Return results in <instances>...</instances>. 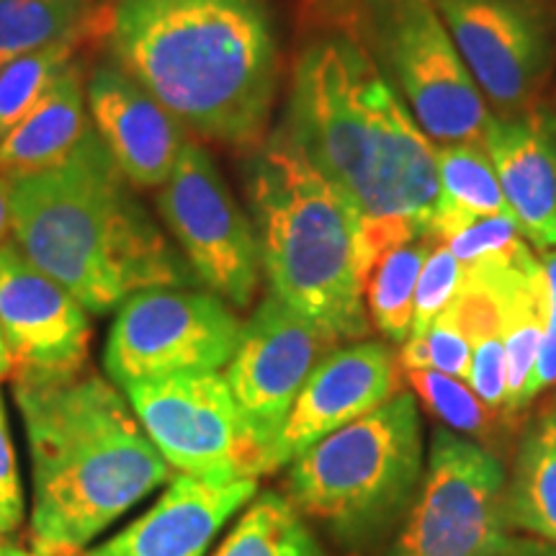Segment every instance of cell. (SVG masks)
Masks as SVG:
<instances>
[{
	"label": "cell",
	"instance_id": "9c48e42d",
	"mask_svg": "<svg viewBox=\"0 0 556 556\" xmlns=\"http://www.w3.org/2000/svg\"><path fill=\"white\" fill-rule=\"evenodd\" d=\"M505 486L500 458L438 428L420 490L387 556H495L507 539Z\"/></svg>",
	"mask_w": 556,
	"mask_h": 556
},
{
	"label": "cell",
	"instance_id": "ac0fdd59",
	"mask_svg": "<svg viewBox=\"0 0 556 556\" xmlns=\"http://www.w3.org/2000/svg\"><path fill=\"white\" fill-rule=\"evenodd\" d=\"M255 490V479L212 484L178 475L155 507L83 556H204L219 528L253 500Z\"/></svg>",
	"mask_w": 556,
	"mask_h": 556
},
{
	"label": "cell",
	"instance_id": "e575fe53",
	"mask_svg": "<svg viewBox=\"0 0 556 556\" xmlns=\"http://www.w3.org/2000/svg\"><path fill=\"white\" fill-rule=\"evenodd\" d=\"M11 229V180L0 176V245Z\"/></svg>",
	"mask_w": 556,
	"mask_h": 556
},
{
	"label": "cell",
	"instance_id": "ba28073f",
	"mask_svg": "<svg viewBox=\"0 0 556 556\" xmlns=\"http://www.w3.org/2000/svg\"><path fill=\"white\" fill-rule=\"evenodd\" d=\"M242 336L240 317L214 291L155 287L131 294L106 340V371L116 387L219 371Z\"/></svg>",
	"mask_w": 556,
	"mask_h": 556
},
{
	"label": "cell",
	"instance_id": "d6986e66",
	"mask_svg": "<svg viewBox=\"0 0 556 556\" xmlns=\"http://www.w3.org/2000/svg\"><path fill=\"white\" fill-rule=\"evenodd\" d=\"M90 127L83 65L73 60L34 103L29 114L0 139V176L16 178L54 168Z\"/></svg>",
	"mask_w": 556,
	"mask_h": 556
},
{
	"label": "cell",
	"instance_id": "277c9868",
	"mask_svg": "<svg viewBox=\"0 0 556 556\" xmlns=\"http://www.w3.org/2000/svg\"><path fill=\"white\" fill-rule=\"evenodd\" d=\"M34 467L31 544L75 556L170 477L163 454L111 381L90 371H16Z\"/></svg>",
	"mask_w": 556,
	"mask_h": 556
},
{
	"label": "cell",
	"instance_id": "e0dca14e",
	"mask_svg": "<svg viewBox=\"0 0 556 556\" xmlns=\"http://www.w3.org/2000/svg\"><path fill=\"white\" fill-rule=\"evenodd\" d=\"M482 148L520 232L541 250L556 248V114L490 116Z\"/></svg>",
	"mask_w": 556,
	"mask_h": 556
},
{
	"label": "cell",
	"instance_id": "8fae6325",
	"mask_svg": "<svg viewBox=\"0 0 556 556\" xmlns=\"http://www.w3.org/2000/svg\"><path fill=\"white\" fill-rule=\"evenodd\" d=\"M124 392L168 467L212 484L258 479L238 407L222 374L135 381Z\"/></svg>",
	"mask_w": 556,
	"mask_h": 556
},
{
	"label": "cell",
	"instance_id": "52a82bcc",
	"mask_svg": "<svg viewBox=\"0 0 556 556\" xmlns=\"http://www.w3.org/2000/svg\"><path fill=\"white\" fill-rule=\"evenodd\" d=\"M361 45L428 139H482L490 122L482 90L433 0H361Z\"/></svg>",
	"mask_w": 556,
	"mask_h": 556
},
{
	"label": "cell",
	"instance_id": "74e56055",
	"mask_svg": "<svg viewBox=\"0 0 556 556\" xmlns=\"http://www.w3.org/2000/svg\"><path fill=\"white\" fill-rule=\"evenodd\" d=\"M0 556H3V548H0Z\"/></svg>",
	"mask_w": 556,
	"mask_h": 556
},
{
	"label": "cell",
	"instance_id": "1f68e13d",
	"mask_svg": "<svg viewBox=\"0 0 556 556\" xmlns=\"http://www.w3.org/2000/svg\"><path fill=\"white\" fill-rule=\"evenodd\" d=\"M552 384H556V325H546L544 336H541L536 364H533L531 377L526 381L523 397H520V409L531 405V400Z\"/></svg>",
	"mask_w": 556,
	"mask_h": 556
},
{
	"label": "cell",
	"instance_id": "5bb4252c",
	"mask_svg": "<svg viewBox=\"0 0 556 556\" xmlns=\"http://www.w3.org/2000/svg\"><path fill=\"white\" fill-rule=\"evenodd\" d=\"M0 330L13 371H75L88 361V309L11 242L0 245Z\"/></svg>",
	"mask_w": 556,
	"mask_h": 556
},
{
	"label": "cell",
	"instance_id": "ffe728a7",
	"mask_svg": "<svg viewBox=\"0 0 556 556\" xmlns=\"http://www.w3.org/2000/svg\"><path fill=\"white\" fill-rule=\"evenodd\" d=\"M435 168L438 204L428 240L435 238L446 242L479 219L513 214L500 189L492 160L479 144H443L441 150H435Z\"/></svg>",
	"mask_w": 556,
	"mask_h": 556
},
{
	"label": "cell",
	"instance_id": "83f0119b",
	"mask_svg": "<svg viewBox=\"0 0 556 556\" xmlns=\"http://www.w3.org/2000/svg\"><path fill=\"white\" fill-rule=\"evenodd\" d=\"M518 240V222L513 214H497V217H484L469 225L462 232H456L454 238L446 240V245L454 258L464 266L486 258V255H495L500 250L510 248Z\"/></svg>",
	"mask_w": 556,
	"mask_h": 556
},
{
	"label": "cell",
	"instance_id": "7402d4cb",
	"mask_svg": "<svg viewBox=\"0 0 556 556\" xmlns=\"http://www.w3.org/2000/svg\"><path fill=\"white\" fill-rule=\"evenodd\" d=\"M93 0H0V67L45 47L96 34Z\"/></svg>",
	"mask_w": 556,
	"mask_h": 556
},
{
	"label": "cell",
	"instance_id": "2e32d148",
	"mask_svg": "<svg viewBox=\"0 0 556 556\" xmlns=\"http://www.w3.org/2000/svg\"><path fill=\"white\" fill-rule=\"evenodd\" d=\"M86 101L90 127L129 184L160 189L191 142L189 129L114 60L90 70Z\"/></svg>",
	"mask_w": 556,
	"mask_h": 556
},
{
	"label": "cell",
	"instance_id": "d590c367",
	"mask_svg": "<svg viewBox=\"0 0 556 556\" xmlns=\"http://www.w3.org/2000/svg\"><path fill=\"white\" fill-rule=\"evenodd\" d=\"M11 374H13V361H11L9 345H5L3 330H0V381H3V379H9Z\"/></svg>",
	"mask_w": 556,
	"mask_h": 556
},
{
	"label": "cell",
	"instance_id": "30bf717a",
	"mask_svg": "<svg viewBox=\"0 0 556 556\" xmlns=\"http://www.w3.org/2000/svg\"><path fill=\"white\" fill-rule=\"evenodd\" d=\"M155 201L201 287L232 307H250L263 270L258 235L214 157L197 142L186 144Z\"/></svg>",
	"mask_w": 556,
	"mask_h": 556
},
{
	"label": "cell",
	"instance_id": "7c38bea8",
	"mask_svg": "<svg viewBox=\"0 0 556 556\" xmlns=\"http://www.w3.org/2000/svg\"><path fill=\"white\" fill-rule=\"evenodd\" d=\"M332 345L309 319L268 294L242 325L227 364V384L238 407L255 475H266V458L281 435L312 368Z\"/></svg>",
	"mask_w": 556,
	"mask_h": 556
},
{
	"label": "cell",
	"instance_id": "8992f818",
	"mask_svg": "<svg viewBox=\"0 0 556 556\" xmlns=\"http://www.w3.org/2000/svg\"><path fill=\"white\" fill-rule=\"evenodd\" d=\"M420 482V413L402 392L294 458L289 500L340 544L358 548L405 516Z\"/></svg>",
	"mask_w": 556,
	"mask_h": 556
},
{
	"label": "cell",
	"instance_id": "d6a6232c",
	"mask_svg": "<svg viewBox=\"0 0 556 556\" xmlns=\"http://www.w3.org/2000/svg\"><path fill=\"white\" fill-rule=\"evenodd\" d=\"M495 556H556L554 541L544 539H505V544L500 546Z\"/></svg>",
	"mask_w": 556,
	"mask_h": 556
},
{
	"label": "cell",
	"instance_id": "8d00e7d4",
	"mask_svg": "<svg viewBox=\"0 0 556 556\" xmlns=\"http://www.w3.org/2000/svg\"><path fill=\"white\" fill-rule=\"evenodd\" d=\"M3 556H29V554L16 552V548H3Z\"/></svg>",
	"mask_w": 556,
	"mask_h": 556
},
{
	"label": "cell",
	"instance_id": "7a4b0ae2",
	"mask_svg": "<svg viewBox=\"0 0 556 556\" xmlns=\"http://www.w3.org/2000/svg\"><path fill=\"white\" fill-rule=\"evenodd\" d=\"M9 180L16 248L93 315L144 289L201 287L93 127L60 165Z\"/></svg>",
	"mask_w": 556,
	"mask_h": 556
},
{
	"label": "cell",
	"instance_id": "5b68a950",
	"mask_svg": "<svg viewBox=\"0 0 556 556\" xmlns=\"http://www.w3.org/2000/svg\"><path fill=\"white\" fill-rule=\"evenodd\" d=\"M248 199L270 294L330 343L368 332L358 268L361 219L278 127L248 163Z\"/></svg>",
	"mask_w": 556,
	"mask_h": 556
},
{
	"label": "cell",
	"instance_id": "603a6c76",
	"mask_svg": "<svg viewBox=\"0 0 556 556\" xmlns=\"http://www.w3.org/2000/svg\"><path fill=\"white\" fill-rule=\"evenodd\" d=\"M214 556H328L294 503L276 492L253 500Z\"/></svg>",
	"mask_w": 556,
	"mask_h": 556
},
{
	"label": "cell",
	"instance_id": "4316f807",
	"mask_svg": "<svg viewBox=\"0 0 556 556\" xmlns=\"http://www.w3.org/2000/svg\"><path fill=\"white\" fill-rule=\"evenodd\" d=\"M458 287H462V263L454 258L448 245L430 248L426 266H422L420 278H417L415 317L409 338H426L430 325L454 302Z\"/></svg>",
	"mask_w": 556,
	"mask_h": 556
},
{
	"label": "cell",
	"instance_id": "f546056e",
	"mask_svg": "<svg viewBox=\"0 0 556 556\" xmlns=\"http://www.w3.org/2000/svg\"><path fill=\"white\" fill-rule=\"evenodd\" d=\"M426 348L430 358V371H441L446 377L467 379L471 366V345L469 340L458 332V328L451 323L446 312L430 325L426 332Z\"/></svg>",
	"mask_w": 556,
	"mask_h": 556
},
{
	"label": "cell",
	"instance_id": "f1b7e54d",
	"mask_svg": "<svg viewBox=\"0 0 556 556\" xmlns=\"http://www.w3.org/2000/svg\"><path fill=\"white\" fill-rule=\"evenodd\" d=\"M475 353H471L469 366V384L475 394L484 402L490 409L505 407L507 400V358L503 336H486L471 343Z\"/></svg>",
	"mask_w": 556,
	"mask_h": 556
},
{
	"label": "cell",
	"instance_id": "cb8c5ba5",
	"mask_svg": "<svg viewBox=\"0 0 556 556\" xmlns=\"http://www.w3.org/2000/svg\"><path fill=\"white\" fill-rule=\"evenodd\" d=\"M428 253V242L415 240L387 250L364 281V294L374 325L381 330V336L394 343H405L413 330L415 289Z\"/></svg>",
	"mask_w": 556,
	"mask_h": 556
},
{
	"label": "cell",
	"instance_id": "484cf974",
	"mask_svg": "<svg viewBox=\"0 0 556 556\" xmlns=\"http://www.w3.org/2000/svg\"><path fill=\"white\" fill-rule=\"evenodd\" d=\"M409 384L430 413H435L451 430L469 435H482L486 430L490 407L477 394H471L462 381L441 371H407Z\"/></svg>",
	"mask_w": 556,
	"mask_h": 556
},
{
	"label": "cell",
	"instance_id": "44dd1931",
	"mask_svg": "<svg viewBox=\"0 0 556 556\" xmlns=\"http://www.w3.org/2000/svg\"><path fill=\"white\" fill-rule=\"evenodd\" d=\"M505 510L510 526L556 544V405L544 409L520 438L505 486Z\"/></svg>",
	"mask_w": 556,
	"mask_h": 556
},
{
	"label": "cell",
	"instance_id": "6da1fadb",
	"mask_svg": "<svg viewBox=\"0 0 556 556\" xmlns=\"http://www.w3.org/2000/svg\"><path fill=\"white\" fill-rule=\"evenodd\" d=\"M283 129L356 208L361 227L402 225L428 240L435 150L361 39L332 31L302 47Z\"/></svg>",
	"mask_w": 556,
	"mask_h": 556
},
{
	"label": "cell",
	"instance_id": "4dcf8cb0",
	"mask_svg": "<svg viewBox=\"0 0 556 556\" xmlns=\"http://www.w3.org/2000/svg\"><path fill=\"white\" fill-rule=\"evenodd\" d=\"M21 518H24V500H21L9 420H5L3 400H0V536H9L16 531Z\"/></svg>",
	"mask_w": 556,
	"mask_h": 556
},
{
	"label": "cell",
	"instance_id": "4fadbf2b",
	"mask_svg": "<svg viewBox=\"0 0 556 556\" xmlns=\"http://www.w3.org/2000/svg\"><path fill=\"white\" fill-rule=\"evenodd\" d=\"M486 101L526 106L552 65V34L533 0H433Z\"/></svg>",
	"mask_w": 556,
	"mask_h": 556
},
{
	"label": "cell",
	"instance_id": "836d02e7",
	"mask_svg": "<svg viewBox=\"0 0 556 556\" xmlns=\"http://www.w3.org/2000/svg\"><path fill=\"white\" fill-rule=\"evenodd\" d=\"M541 266L546 278V325H556V250H548Z\"/></svg>",
	"mask_w": 556,
	"mask_h": 556
},
{
	"label": "cell",
	"instance_id": "9a60e30c",
	"mask_svg": "<svg viewBox=\"0 0 556 556\" xmlns=\"http://www.w3.org/2000/svg\"><path fill=\"white\" fill-rule=\"evenodd\" d=\"M397 387V364L384 343L364 340L323 356L270 448L266 475L287 467L323 438L384 405Z\"/></svg>",
	"mask_w": 556,
	"mask_h": 556
},
{
	"label": "cell",
	"instance_id": "d4e9b609",
	"mask_svg": "<svg viewBox=\"0 0 556 556\" xmlns=\"http://www.w3.org/2000/svg\"><path fill=\"white\" fill-rule=\"evenodd\" d=\"M80 41H58L0 67V139L29 114L34 103L60 78L62 70L75 60Z\"/></svg>",
	"mask_w": 556,
	"mask_h": 556
},
{
	"label": "cell",
	"instance_id": "3957f363",
	"mask_svg": "<svg viewBox=\"0 0 556 556\" xmlns=\"http://www.w3.org/2000/svg\"><path fill=\"white\" fill-rule=\"evenodd\" d=\"M106 34L116 65L186 129L227 144L261 139L281 73L263 0H116Z\"/></svg>",
	"mask_w": 556,
	"mask_h": 556
}]
</instances>
